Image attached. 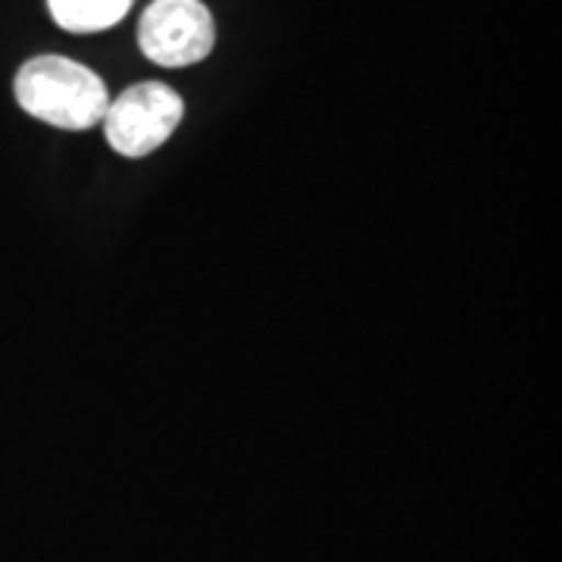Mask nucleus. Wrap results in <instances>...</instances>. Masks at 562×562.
Returning <instances> with one entry per match:
<instances>
[{
  "label": "nucleus",
  "mask_w": 562,
  "mask_h": 562,
  "mask_svg": "<svg viewBox=\"0 0 562 562\" xmlns=\"http://www.w3.org/2000/svg\"><path fill=\"white\" fill-rule=\"evenodd\" d=\"M16 103L29 116L66 132H85L103 122L110 106L106 85L88 66L69 57H35L16 72Z\"/></svg>",
  "instance_id": "f257e3e1"
},
{
  "label": "nucleus",
  "mask_w": 562,
  "mask_h": 562,
  "mask_svg": "<svg viewBox=\"0 0 562 562\" xmlns=\"http://www.w3.org/2000/svg\"><path fill=\"white\" fill-rule=\"evenodd\" d=\"M184 116L181 98L162 81H140L113 98L103 113V132L122 157H147L179 128Z\"/></svg>",
  "instance_id": "f03ea898"
},
{
  "label": "nucleus",
  "mask_w": 562,
  "mask_h": 562,
  "mask_svg": "<svg viewBox=\"0 0 562 562\" xmlns=\"http://www.w3.org/2000/svg\"><path fill=\"white\" fill-rule=\"evenodd\" d=\"M140 54L157 66L181 69L210 57L216 22L203 0H154L138 22Z\"/></svg>",
  "instance_id": "7ed1b4c3"
},
{
  "label": "nucleus",
  "mask_w": 562,
  "mask_h": 562,
  "mask_svg": "<svg viewBox=\"0 0 562 562\" xmlns=\"http://www.w3.org/2000/svg\"><path fill=\"white\" fill-rule=\"evenodd\" d=\"M135 0H47L54 22L72 35H91L125 20Z\"/></svg>",
  "instance_id": "20e7f679"
}]
</instances>
